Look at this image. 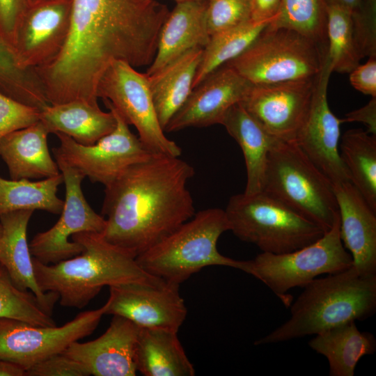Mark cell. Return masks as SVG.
<instances>
[{
	"mask_svg": "<svg viewBox=\"0 0 376 376\" xmlns=\"http://www.w3.org/2000/svg\"><path fill=\"white\" fill-rule=\"evenodd\" d=\"M169 14L155 0H72L66 40L42 67L45 79L66 94L95 95L113 61L135 68L151 64Z\"/></svg>",
	"mask_w": 376,
	"mask_h": 376,
	"instance_id": "1",
	"label": "cell"
},
{
	"mask_svg": "<svg viewBox=\"0 0 376 376\" xmlns=\"http://www.w3.org/2000/svg\"><path fill=\"white\" fill-rule=\"evenodd\" d=\"M194 167L179 157L152 154L105 186L102 233L136 257L171 234L195 212L187 188Z\"/></svg>",
	"mask_w": 376,
	"mask_h": 376,
	"instance_id": "2",
	"label": "cell"
},
{
	"mask_svg": "<svg viewBox=\"0 0 376 376\" xmlns=\"http://www.w3.org/2000/svg\"><path fill=\"white\" fill-rule=\"evenodd\" d=\"M71 239L84 248L76 256L50 265L32 256L40 290L56 293L63 306L83 308L105 285L130 283L159 285L165 282L146 272L133 253L110 243L102 233L81 232Z\"/></svg>",
	"mask_w": 376,
	"mask_h": 376,
	"instance_id": "3",
	"label": "cell"
},
{
	"mask_svg": "<svg viewBox=\"0 0 376 376\" xmlns=\"http://www.w3.org/2000/svg\"><path fill=\"white\" fill-rule=\"evenodd\" d=\"M290 308V318L255 342L276 343L318 334L341 324L363 320L376 310V275L359 274L353 267L314 279Z\"/></svg>",
	"mask_w": 376,
	"mask_h": 376,
	"instance_id": "4",
	"label": "cell"
},
{
	"mask_svg": "<svg viewBox=\"0 0 376 376\" xmlns=\"http://www.w3.org/2000/svg\"><path fill=\"white\" fill-rule=\"evenodd\" d=\"M229 229L224 210H201L138 255L136 261L152 276L178 285L207 266L230 267L246 273L249 260L226 257L217 249L219 237Z\"/></svg>",
	"mask_w": 376,
	"mask_h": 376,
	"instance_id": "5",
	"label": "cell"
},
{
	"mask_svg": "<svg viewBox=\"0 0 376 376\" xmlns=\"http://www.w3.org/2000/svg\"><path fill=\"white\" fill-rule=\"evenodd\" d=\"M262 191L324 233L339 217L333 183L295 142L274 141L268 153Z\"/></svg>",
	"mask_w": 376,
	"mask_h": 376,
	"instance_id": "6",
	"label": "cell"
},
{
	"mask_svg": "<svg viewBox=\"0 0 376 376\" xmlns=\"http://www.w3.org/2000/svg\"><path fill=\"white\" fill-rule=\"evenodd\" d=\"M224 211L229 230L265 253L291 252L324 234L317 224L263 191L232 196Z\"/></svg>",
	"mask_w": 376,
	"mask_h": 376,
	"instance_id": "7",
	"label": "cell"
},
{
	"mask_svg": "<svg viewBox=\"0 0 376 376\" xmlns=\"http://www.w3.org/2000/svg\"><path fill=\"white\" fill-rule=\"evenodd\" d=\"M327 54L296 31L270 23L239 56L226 64L253 84L315 79Z\"/></svg>",
	"mask_w": 376,
	"mask_h": 376,
	"instance_id": "8",
	"label": "cell"
},
{
	"mask_svg": "<svg viewBox=\"0 0 376 376\" xmlns=\"http://www.w3.org/2000/svg\"><path fill=\"white\" fill-rule=\"evenodd\" d=\"M353 265L343 244L340 217L318 240L297 250L280 254L262 252L249 260L247 274L265 284L288 306L287 292L304 287L318 276L344 271Z\"/></svg>",
	"mask_w": 376,
	"mask_h": 376,
	"instance_id": "9",
	"label": "cell"
},
{
	"mask_svg": "<svg viewBox=\"0 0 376 376\" xmlns=\"http://www.w3.org/2000/svg\"><path fill=\"white\" fill-rule=\"evenodd\" d=\"M97 95L136 129L140 141L150 152L180 156L181 148L166 136L159 124L146 73L127 62L115 61L101 77Z\"/></svg>",
	"mask_w": 376,
	"mask_h": 376,
	"instance_id": "10",
	"label": "cell"
},
{
	"mask_svg": "<svg viewBox=\"0 0 376 376\" xmlns=\"http://www.w3.org/2000/svg\"><path fill=\"white\" fill-rule=\"evenodd\" d=\"M107 308L79 313L60 327L33 325L0 318V359L15 363L25 372L47 358L63 352L72 343L91 334Z\"/></svg>",
	"mask_w": 376,
	"mask_h": 376,
	"instance_id": "11",
	"label": "cell"
},
{
	"mask_svg": "<svg viewBox=\"0 0 376 376\" xmlns=\"http://www.w3.org/2000/svg\"><path fill=\"white\" fill-rule=\"evenodd\" d=\"M116 125L109 134L89 146L78 143L63 133H55L60 146L52 149L54 157L63 159L92 182L104 187L114 181L130 166L147 159L152 153L139 136L131 132L120 115L111 107Z\"/></svg>",
	"mask_w": 376,
	"mask_h": 376,
	"instance_id": "12",
	"label": "cell"
},
{
	"mask_svg": "<svg viewBox=\"0 0 376 376\" xmlns=\"http://www.w3.org/2000/svg\"><path fill=\"white\" fill-rule=\"evenodd\" d=\"M54 158L65 187L61 214L52 228L35 235L29 244L31 256L46 265L82 252L83 246L71 239L74 234L85 231L102 233L106 226L105 218L94 211L84 195L81 182L84 175L63 159Z\"/></svg>",
	"mask_w": 376,
	"mask_h": 376,
	"instance_id": "13",
	"label": "cell"
},
{
	"mask_svg": "<svg viewBox=\"0 0 376 376\" xmlns=\"http://www.w3.org/2000/svg\"><path fill=\"white\" fill-rule=\"evenodd\" d=\"M316 77L253 84L240 103L270 135L295 142L309 113Z\"/></svg>",
	"mask_w": 376,
	"mask_h": 376,
	"instance_id": "14",
	"label": "cell"
},
{
	"mask_svg": "<svg viewBox=\"0 0 376 376\" xmlns=\"http://www.w3.org/2000/svg\"><path fill=\"white\" fill-rule=\"evenodd\" d=\"M72 0H33L17 26L13 54L17 65L33 71L51 61L68 34Z\"/></svg>",
	"mask_w": 376,
	"mask_h": 376,
	"instance_id": "15",
	"label": "cell"
},
{
	"mask_svg": "<svg viewBox=\"0 0 376 376\" xmlns=\"http://www.w3.org/2000/svg\"><path fill=\"white\" fill-rule=\"evenodd\" d=\"M331 72L326 56L322 68L316 77L309 113L295 143L335 185L350 182V178L339 153L340 126L343 123L331 112L327 101V88Z\"/></svg>",
	"mask_w": 376,
	"mask_h": 376,
	"instance_id": "16",
	"label": "cell"
},
{
	"mask_svg": "<svg viewBox=\"0 0 376 376\" xmlns=\"http://www.w3.org/2000/svg\"><path fill=\"white\" fill-rule=\"evenodd\" d=\"M105 314L124 317L139 327L178 331L187 310L179 285L130 283L109 287Z\"/></svg>",
	"mask_w": 376,
	"mask_h": 376,
	"instance_id": "17",
	"label": "cell"
},
{
	"mask_svg": "<svg viewBox=\"0 0 376 376\" xmlns=\"http://www.w3.org/2000/svg\"><path fill=\"white\" fill-rule=\"evenodd\" d=\"M253 84L226 64L208 75L191 91L164 128L173 132L221 124L228 110L240 102Z\"/></svg>",
	"mask_w": 376,
	"mask_h": 376,
	"instance_id": "18",
	"label": "cell"
},
{
	"mask_svg": "<svg viewBox=\"0 0 376 376\" xmlns=\"http://www.w3.org/2000/svg\"><path fill=\"white\" fill-rule=\"evenodd\" d=\"M140 327L130 320L113 315L99 338L72 343L63 354L82 364L94 376H134L135 347Z\"/></svg>",
	"mask_w": 376,
	"mask_h": 376,
	"instance_id": "19",
	"label": "cell"
},
{
	"mask_svg": "<svg viewBox=\"0 0 376 376\" xmlns=\"http://www.w3.org/2000/svg\"><path fill=\"white\" fill-rule=\"evenodd\" d=\"M333 186L340 238L352 257V266L361 274L376 275V211L351 182Z\"/></svg>",
	"mask_w": 376,
	"mask_h": 376,
	"instance_id": "20",
	"label": "cell"
},
{
	"mask_svg": "<svg viewBox=\"0 0 376 376\" xmlns=\"http://www.w3.org/2000/svg\"><path fill=\"white\" fill-rule=\"evenodd\" d=\"M33 212L23 210L0 215V264L18 289L32 292L44 309L52 315L58 295L53 292H44L38 286L27 242V226Z\"/></svg>",
	"mask_w": 376,
	"mask_h": 376,
	"instance_id": "21",
	"label": "cell"
},
{
	"mask_svg": "<svg viewBox=\"0 0 376 376\" xmlns=\"http://www.w3.org/2000/svg\"><path fill=\"white\" fill-rule=\"evenodd\" d=\"M176 5L163 23L155 58L146 74L152 75L187 52L208 42L207 0H188Z\"/></svg>",
	"mask_w": 376,
	"mask_h": 376,
	"instance_id": "22",
	"label": "cell"
},
{
	"mask_svg": "<svg viewBox=\"0 0 376 376\" xmlns=\"http://www.w3.org/2000/svg\"><path fill=\"white\" fill-rule=\"evenodd\" d=\"M49 134L39 120L0 139V156L11 180L45 179L61 173L49 150Z\"/></svg>",
	"mask_w": 376,
	"mask_h": 376,
	"instance_id": "23",
	"label": "cell"
},
{
	"mask_svg": "<svg viewBox=\"0 0 376 376\" xmlns=\"http://www.w3.org/2000/svg\"><path fill=\"white\" fill-rule=\"evenodd\" d=\"M40 121L49 134L63 133L84 146L94 144L116 125L111 110L104 111L98 104L84 100L48 104L40 110Z\"/></svg>",
	"mask_w": 376,
	"mask_h": 376,
	"instance_id": "24",
	"label": "cell"
},
{
	"mask_svg": "<svg viewBox=\"0 0 376 376\" xmlns=\"http://www.w3.org/2000/svg\"><path fill=\"white\" fill-rule=\"evenodd\" d=\"M221 125L242 151L246 169L244 193L252 194L261 191L268 153L276 139L267 132L240 102L228 110Z\"/></svg>",
	"mask_w": 376,
	"mask_h": 376,
	"instance_id": "25",
	"label": "cell"
},
{
	"mask_svg": "<svg viewBox=\"0 0 376 376\" xmlns=\"http://www.w3.org/2000/svg\"><path fill=\"white\" fill-rule=\"evenodd\" d=\"M137 371L145 376H193L194 366L178 339V331L140 327L135 347Z\"/></svg>",
	"mask_w": 376,
	"mask_h": 376,
	"instance_id": "26",
	"label": "cell"
},
{
	"mask_svg": "<svg viewBox=\"0 0 376 376\" xmlns=\"http://www.w3.org/2000/svg\"><path fill=\"white\" fill-rule=\"evenodd\" d=\"M202 52L203 48L192 49L159 71L147 75L155 109L164 131L193 89Z\"/></svg>",
	"mask_w": 376,
	"mask_h": 376,
	"instance_id": "27",
	"label": "cell"
},
{
	"mask_svg": "<svg viewBox=\"0 0 376 376\" xmlns=\"http://www.w3.org/2000/svg\"><path fill=\"white\" fill-rule=\"evenodd\" d=\"M308 345L327 358L330 376H353L360 359L375 352L376 340L350 321L316 334Z\"/></svg>",
	"mask_w": 376,
	"mask_h": 376,
	"instance_id": "28",
	"label": "cell"
},
{
	"mask_svg": "<svg viewBox=\"0 0 376 376\" xmlns=\"http://www.w3.org/2000/svg\"><path fill=\"white\" fill-rule=\"evenodd\" d=\"M339 153L350 182L376 211V135L349 130L342 136Z\"/></svg>",
	"mask_w": 376,
	"mask_h": 376,
	"instance_id": "29",
	"label": "cell"
},
{
	"mask_svg": "<svg viewBox=\"0 0 376 376\" xmlns=\"http://www.w3.org/2000/svg\"><path fill=\"white\" fill-rule=\"evenodd\" d=\"M61 173L38 181L6 180L0 176V215L23 210L61 213L64 201L57 196Z\"/></svg>",
	"mask_w": 376,
	"mask_h": 376,
	"instance_id": "30",
	"label": "cell"
},
{
	"mask_svg": "<svg viewBox=\"0 0 376 376\" xmlns=\"http://www.w3.org/2000/svg\"><path fill=\"white\" fill-rule=\"evenodd\" d=\"M271 22L249 20L210 36L203 52L193 82V88L208 75L242 54Z\"/></svg>",
	"mask_w": 376,
	"mask_h": 376,
	"instance_id": "31",
	"label": "cell"
},
{
	"mask_svg": "<svg viewBox=\"0 0 376 376\" xmlns=\"http://www.w3.org/2000/svg\"><path fill=\"white\" fill-rule=\"evenodd\" d=\"M327 52L331 72H350L363 58L355 38L351 13L337 6L327 5Z\"/></svg>",
	"mask_w": 376,
	"mask_h": 376,
	"instance_id": "32",
	"label": "cell"
},
{
	"mask_svg": "<svg viewBox=\"0 0 376 376\" xmlns=\"http://www.w3.org/2000/svg\"><path fill=\"white\" fill-rule=\"evenodd\" d=\"M327 13L325 0H281L279 12L270 25L297 31L311 39L327 54Z\"/></svg>",
	"mask_w": 376,
	"mask_h": 376,
	"instance_id": "33",
	"label": "cell"
},
{
	"mask_svg": "<svg viewBox=\"0 0 376 376\" xmlns=\"http://www.w3.org/2000/svg\"><path fill=\"white\" fill-rule=\"evenodd\" d=\"M0 318H13L33 325L56 326L52 315L42 307L35 295L18 289L7 270L0 265Z\"/></svg>",
	"mask_w": 376,
	"mask_h": 376,
	"instance_id": "34",
	"label": "cell"
},
{
	"mask_svg": "<svg viewBox=\"0 0 376 376\" xmlns=\"http://www.w3.org/2000/svg\"><path fill=\"white\" fill-rule=\"evenodd\" d=\"M205 20L210 36L251 20L250 0H207Z\"/></svg>",
	"mask_w": 376,
	"mask_h": 376,
	"instance_id": "35",
	"label": "cell"
},
{
	"mask_svg": "<svg viewBox=\"0 0 376 376\" xmlns=\"http://www.w3.org/2000/svg\"><path fill=\"white\" fill-rule=\"evenodd\" d=\"M40 110L0 92V139L40 120Z\"/></svg>",
	"mask_w": 376,
	"mask_h": 376,
	"instance_id": "36",
	"label": "cell"
},
{
	"mask_svg": "<svg viewBox=\"0 0 376 376\" xmlns=\"http://www.w3.org/2000/svg\"><path fill=\"white\" fill-rule=\"evenodd\" d=\"M352 18L362 57H376V0H363L361 8Z\"/></svg>",
	"mask_w": 376,
	"mask_h": 376,
	"instance_id": "37",
	"label": "cell"
},
{
	"mask_svg": "<svg viewBox=\"0 0 376 376\" xmlns=\"http://www.w3.org/2000/svg\"><path fill=\"white\" fill-rule=\"evenodd\" d=\"M80 363L63 354H54L26 370L25 376H89Z\"/></svg>",
	"mask_w": 376,
	"mask_h": 376,
	"instance_id": "38",
	"label": "cell"
},
{
	"mask_svg": "<svg viewBox=\"0 0 376 376\" xmlns=\"http://www.w3.org/2000/svg\"><path fill=\"white\" fill-rule=\"evenodd\" d=\"M30 1L0 0V36L13 52L18 24Z\"/></svg>",
	"mask_w": 376,
	"mask_h": 376,
	"instance_id": "39",
	"label": "cell"
},
{
	"mask_svg": "<svg viewBox=\"0 0 376 376\" xmlns=\"http://www.w3.org/2000/svg\"><path fill=\"white\" fill-rule=\"evenodd\" d=\"M350 73V84L355 89L376 97V57H368L365 64L359 65Z\"/></svg>",
	"mask_w": 376,
	"mask_h": 376,
	"instance_id": "40",
	"label": "cell"
},
{
	"mask_svg": "<svg viewBox=\"0 0 376 376\" xmlns=\"http://www.w3.org/2000/svg\"><path fill=\"white\" fill-rule=\"evenodd\" d=\"M341 120L361 123L366 126L368 133L376 135V97H373L363 107L347 113Z\"/></svg>",
	"mask_w": 376,
	"mask_h": 376,
	"instance_id": "41",
	"label": "cell"
},
{
	"mask_svg": "<svg viewBox=\"0 0 376 376\" xmlns=\"http://www.w3.org/2000/svg\"><path fill=\"white\" fill-rule=\"evenodd\" d=\"M281 0H250L251 20L272 22L277 16Z\"/></svg>",
	"mask_w": 376,
	"mask_h": 376,
	"instance_id": "42",
	"label": "cell"
},
{
	"mask_svg": "<svg viewBox=\"0 0 376 376\" xmlns=\"http://www.w3.org/2000/svg\"><path fill=\"white\" fill-rule=\"evenodd\" d=\"M17 72L13 52L0 36V86L10 81Z\"/></svg>",
	"mask_w": 376,
	"mask_h": 376,
	"instance_id": "43",
	"label": "cell"
},
{
	"mask_svg": "<svg viewBox=\"0 0 376 376\" xmlns=\"http://www.w3.org/2000/svg\"><path fill=\"white\" fill-rule=\"evenodd\" d=\"M327 5H334L348 10L352 16L357 14L362 7L363 0H325Z\"/></svg>",
	"mask_w": 376,
	"mask_h": 376,
	"instance_id": "44",
	"label": "cell"
},
{
	"mask_svg": "<svg viewBox=\"0 0 376 376\" xmlns=\"http://www.w3.org/2000/svg\"><path fill=\"white\" fill-rule=\"evenodd\" d=\"M0 376H25V370L15 363L0 359Z\"/></svg>",
	"mask_w": 376,
	"mask_h": 376,
	"instance_id": "45",
	"label": "cell"
},
{
	"mask_svg": "<svg viewBox=\"0 0 376 376\" xmlns=\"http://www.w3.org/2000/svg\"><path fill=\"white\" fill-rule=\"evenodd\" d=\"M176 2H179V1H188V0H175Z\"/></svg>",
	"mask_w": 376,
	"mask_h": 376,
	"instance_id": "46",
	"label": "cell"
},
{
	"mask_svg": "<svg viewBox=\"0 0 376 376\" xmlns=\"http://www.w3.org/2000/svg\"><path fill=\"white\" fill-rule=\"evenodd\" d=\"M1 226L0 224V237H1Z\"/></svg>",
	"mask_w": 376,
	"mask_h": 376,
	"instance_id": "47",
	"label": "cell"
},
{
	"mask_svg": "<svg viewBox=\"0 0 376 376\" xmlns=\"http://www.w3.org/2000/svg\"><path fill=\"white\" fill-rule=\"evenodd\" d=\"M31 1H33V0H31Z\"/></svg>",
	"mask_w": 376,
	"mask_h": 376,
	"instance_id": "48",
	"label": "cell"
},
{
	"mask_svg": "<svg viewBox=\"0 0 376 376\" xmlns=\"http://www.w3.org/2000/svg\"><path fill=\"white\" fill-rule=\"evenodd\" d=\"M1 265V264H0Z\"/></svg>",
	"mask_w": 376,
	"mask_h": 376,
	"instance_id": "49",
	"label": "cell"
}]
</instances>
